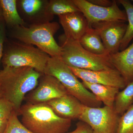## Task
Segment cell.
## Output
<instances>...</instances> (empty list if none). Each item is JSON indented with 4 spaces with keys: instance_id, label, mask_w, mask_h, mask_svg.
<instances>
[{
    "instance_id": "6da1fadb",
    "label": "cell",
    "mask_w": 133,
    "mask_h": 133,
    "mask_svg": "<svg viewBox=\"0 0 133 133\" xmlns=\"http://www.w3.org/2000/svg\"><path fill=\"white\" fill-rule=\"evenodd\" d=\"M42 75L30 67H3L0 70L2 97L12 104L18 115L26 94L37 87Z\"/></svg>"
},
{
    "instance_id": "7a4b0ae2",
    "label": "cell",
    "mask_w": 133,
    "mask_h": 133,
    "mask_svg": "<svg viewBox=\"0 0 133 133\" xmlns=\"http://www.w3.org/2000/svg\"><path fill=\"white\" fill-rule=\"evenodd\" d=\"M19 115L21 122L34 133H65L71 120L58 116L47 103L22 105Z\"/></svg>"
},
{
    "instance_id": "3957f363",
    "label": "cell",
    "mask_w": 133,
    "mask_h": 133,
    "mask_svg": "<svg viewBox=\"0 0 133 133\" xmlns=\"http://www.w3.org/2000/svg\"><path fill=\"white\" fill-rule=\"evenodd\" d=\"M59 28V23L55 22L18 26L10 29V35L22 43L35 45L50 57H59L62 49L54 36Z\"/></svg>"
},
{
    "instance_id": "277c9868",
    "label": "cell",
    "mask_w": 133,
    "mask_h": 133,
    "mask_svg": "<svg viewBox=\"0 0 133 133\" xmlns=\"http://www.w3.org/2000/svg\"><path fill=\"white\" fill-rule=\"evenodd\" d=\"M59 40L62 50L59 58L68 66L93 71L114 68L109 61V55L92 54L84 49L78 41L66 38L64 34Z\"/></svg>"
},
{
    "instance_id": "5b68a950",
    "label": "cell",
    "mask_w": 133,
    "mask_h": 133,
    "mask_svg": "<svg viewBox=\"0 0 133 133\" xmlns=\"http://www.w3.org/2000/svg\"><path fill=\"white\" fill-rule=\"evenodd\" d=\"M44 74L57 79L68 94L77 98L85 106L99 107L102 105V102L85 88L69 66L59 57L50 58Z\"/></svg>"
},
{
    "instance_id": "8992f818",
    "label": "cell",
    "mask_w": 133,
    "mask_h": 133,
    "mask_svg": "<svg viewBox=\"0 0 133 133\" xmlns=\"http://www.w3.org/2000/svg\"><path fill=\"white\" fill-rule=\"evenodd\" d=\"M1 62L3 67H30L43 74L50 57L33 45L6 42Z\"/></svg>"
},
{
    "instance_id": "52a82bcc",
    "label": "cell",
    "mask_w": 133,
    "mask_h": 133,
    "mask_svg": "<svg viewBox=\"0 0 133 133\" xmlns=\"http://www.w3.org/2000/svg\"><path fill=\"white\" fill-rule=\"evenodd\" d=\"M119 117L114 107L84 106L78 119L90 126L94 133H116Z\"/></svg>"
},
{
    "instance_id": "ba28073f",
    "label": "cell",
    "mask_w": 133,
    "mask_h": 133,
    "mask_svg": "<svg viewBox=\"0 0 133 133\" xmlns=\"http://www.w3.org/2000/svg\"><path fill=\"white\" fill-rule=\"evenodd\" d=\"M73 1L85 17L90 27L101 22L127 21L125 12L119 8L116 1H113L112 5L109 7L97 6L87 0H73Z\"/></svg>"
},
{
    "instance_id": "9c48e42d",
    "label": "cell",
    "mask_w": 133,
    "mask_h": 133,
    "mask_svg": "<svg viewBox=\"0 0 133 133\" xmlns=\"http://www.w3.org/2000/svg\"><path fill=\"white\" fill-rule=\"evenodd\" d=\"M68 94L64 87L55 77L48 74L42 75L38 85L26 96L27 103H46Z\"/></svg>"
},
{
    "instance_id": "30bf717a",
    "label": "cell",
    "mask_w": 133,
    "mask_h": 133,
    "mask_svg": "<svg viewBox=\"0 0 133 133\" xmlns=\"http://www.w3.org/2000/svg\"><path fill=\"white\" fill-rule=\"evenodd\" d=\"M97 31L109 55L118 52L127 24L122 21L101 22L91 26Z\"/></svg>"
},
{
    "instance_id": "8fae6325",
    "label": "cell",
    "mask_w": 133,
    "mask_h": 133,
    "mask_svg": "<svg viewBox=\"0 0 133 133\" xmlns=\"http://www.w3.org/2000/svg\"><path fill=\"white\" fill-rule=\"evenodd\" d=\"M69 67L82 81L113 87L120 90L124 89L127 85L123 77L115 68L93 71Z\"/></svg>"
},
{
    "instance_id": "7c38bea8",
    "label": "cell",
    "mask_w": 133,
    "mask_h": 133,
    "mask_svg": "<svg viewBox=\"0 0 133 133\" xmlns=\"http://www.w3.org/2000/svg\"><path fill=\"white\" fill-rule=\"evenodd\" d=\"M49 2L47 0H19L17 1V6L26 24L33 25L52 21L54 16L49 12Z\"/></svg>"
},
{
    "instance_id": "4fadbf2b",
    "label": "cell",
    "mask_w": 133,
    "mask_h": 133,
    "mask_svg": "<svg viewBox=\"0 0 133 133\" xmlns=\"http://www.w3.org/2000/svg\"><path fill=\"white\" fill-rule=\"evenodd\" d=\"M46 103L58 116L71 120L79 119L85 106L77 98L69 94Z\"/></svg>"
},
{
    "instance_id": "5bb4252c",
    "label": "cell",
    "mask_w": 133,
    "mask_h": 133,
    "mask_svg": "<svg viewBox=\"0 0 133 133\" xmlns=\"http://www.w3.org/2000/svg\"><path fill=\"white\" fill-rule=\"evenodd\" d=\"M59 23L66 38L79 41L89 28L88 22L81 12L69 13L58 16Z\"/></svg>"
},
{
    "instance_id": "9a60e30c",
    "label": "cell",
    "mask_w": 133,
    "mask_h": 133,
    "mask_svg": "<svg viewBox=\"0 0 133 133\" xmlns=\"http://www.w3.org/2000/svg\"><path fill=\"white\" fill-rule=\"evenodd\" d=\"M109 61L120 72L127 85L133 80V42L125 49L109 55Z\"/></svg>"
},
{
    "instance_id": "2e32d148",
    "label": "cell",
    "mask_w": 133,
    "mask_h": 133,
    "mask_svg": "<svg viewBox=\"0 0 133 133\" xmlns=\"http://www.w3.org/2000/svg\"><path fill=\"white\" fill-rule=\"evenodd\" d=\"M83 85L105 106L114 108L115 97L120 89L116 87L82 81Z\"/></svg>"
},
{
    "instance_id": "e0dca14e",
    "label": "cell",
    "mask_w": 133,
    "mask_h": 133,
    "mask_svg": "<svg viewBox=\"0 0 133 133\" xmlns=\"http://www.w3.org/2000/svg\"><path fill=\"white\" fill-rule=\"evenodd\" d=\"M84 49L89 52L98 55H107L99 35L95 29L90 27L79 41Z\"/></svg>"
},
{
    "instance_id": "ac0fdd59",
    "label": "cell",
    "mask_w": 133,
    "mask_h": 133,
    "mask_svg": "<svg viewBox=\"0 0 133 133\" xmlns=\"http://www.w3.org/2000/svg\"><path fill=\"white\" fill-rule=\"evenodd\" d=\"M3 19L9 28L26 26V23L19 14L16 0H0Z\"/></svg>"
},
{
    "instance_id": "d6986e66",
    "label": "cell",
    "mask_w": 133,
    "mask_h": 133,
    "mask_svg": "<svg viewBox=\"0 0 133 133\" xmlns=\"http://www.w3.org/2000/svg\"><path fill=\"white\" fill-rule=\"evenodd\" d=\"M133 104V80L117 94L114 107L116 114L121 115Z\"/></svg>"
},
{
    "instance_id": "ffe728a7",
    "label": "cell",
    "mask_w": 133,
    "mask_h": 133,
    "mask_svg": "<svg viewBox=\"0 0 133 133\" xmlns=\"http://www.w3.org/2000/svg\"><path fill=\"white\" fill-rule=\"evenodd\" d=\"M48 10L50 14L54 16L80 12L73 0H50Z\"/></svg>"
},
{
    "instance_id": "44dd1931",
    "label": "cell",
    "mask_w": 133,
    "mask_h": 133,
    "mask_svg": "<svg viewBox=\"0 0 133 133\" xmlns=\"http://www.w3.org/2000/svg\"><path fill=\"white\" fill-rule=\"evenodd\" d=\"M118 1L125 9L128 22L125 33L120 47L119 50L122 51L128 47L133 38V5L130 1L128 0H119Z\"/></svg>"
},
{
    "instance_id": "7402d4cb",
    "label": "cell",
    "mask_w": 133,
    "mask_h": 133,
    "mask_svg": "<svg viewBox=\"0 0 133 133\" xmlns=\"http://www.w3.org/2000/svg\"><path fill=\"white\" fill-rule=\"evenodd\" d=\"M116 133H133V104L119 117Z\"/></svg>"
},
{
    "instance_id": "603a6c76",
    "label": "cell",
    "mask_w": 133,
    "mask_h": 133,
    "mask_svg": "<svg viewBox=\"0 0 133 133\" xmlns=\"http://www.w3.org/2000/svg\"><path fill=\"white\" fill-rule=\"evenodd\" d=\"M18 116L15 111H13L8 121L4 133H34L22 124Z\"/></svg>"
},
{
    "instance_id": "cb8c5ba5",
    "label": "cell",
    "mask_w": 133,
    "mask_h": 133,
    "mask_svg": "<svg viewBox=\"0 0 133 133\" xmlns=\"http://www.w3.org/2000/svg\"><path fill=\"white\" fill-rule=\"evenodd\" d=\"M14 111L11 103L4 98L0 97V121L8 119Z\"/></svg>"
},
{
    "instance_id": "d4e9b609",
    "label": "cell",
    "mask_w": 133,
    "mask_h": 133,
    "mask_svg": "<svg viewBox=\"0 0 133 133\" xmlns=\"http://www.w3.org/2000/svg\"><path fill=\"white\" fill-rule=\"evenodd\" d=\"M6 25L3 19L0 21V62L2 59L6 39Z\"/></svg>"
},
{
    "instance_id": "484cf974",
    "label": "cell",
    "mask_w": 133,
    "mask_h": 133,
    "mask_svg": "<svg viewBox=\"0 0 133 133\" xmlns=\"http://www.w3.org/2000/svg\"><path fill=\"white\" fill-rule=\"evenodd\" d=\"M65 133H94L90 127L87 124L81 121L77 124L76 129L70 132Z\"/></svg>"
},
{
    "instance_id": "4316f807",
    "label": "cell",
    "mask_w": 133,
    "mask_h": 133,
    "mask_svg": "<svg viewBox=\"0 0 133 133\" xmlns=\"http://www.w3.org/2000/svg\"><path fill=\"white\" fill-rule=\"evenodd\" d=\"M88 1L94 5L102 7L110 6L112 3V1H111L108 0H90Z\"/></svg>"
},
{
    "instance_id": "83f0119b",
    "label": "cell",
    "mask_w": 133,
    "mask_h": 133,
    "mask_svg": "<svg viewBox=\"0 0 133 133\" xmlns=\"http://www.w3.org/2000/svg\"><path fill=\"white\" fill-rule=\"evenodd\" d=\"M8 119H4L0 121V133H4L6 127Z\"/></svg>"
},
{
    "instance_id": "f1b7e54d",
    "label": "cell",
    "mask_w": 133,
    "mask_h": 133,
    "mask_svg": "<svg viewBox=\"0 0 133 133\" xmlns=\"http://www.w3.org/2000/svg\"><path fill=\"white\" fill-rule=\"evenodd\" d=\"M3 19L2 16V12L1 8L0 5V21Z\"/></svg>"
},
{
    "instance_id": "f546056e",
    "label": "cell",
    "mask_w": 133,
    "mask_h": 133,
    "mask_svg": "<svg viewBox=\"0 0 133 133\" xmlns=\"http://www.w3.org/2000/svg\"><path fill=\"white\" fill-rule=\"evenodd\" d=\"M1 90H0V97H1Z\"/></svg>"
},
{
    "instance_id": "4dcf8cb0",
    "label": "cell",
    "mask_w": 133,
    "mask_h": 133,
    "mask_svg": "<svg viewBox=\"0 0 133 133\" xmlns=\"http://www.w3.org/2000/svg\"></svg>"
}]
</instances>
